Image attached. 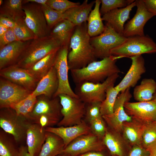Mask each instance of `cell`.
Here are the masks:
<instances>
[{"label":"cell","mask_w":156,"mask_h":156,"mask_svg":"<svg viewBox=\"0 0 156 156\" xmlns=\"http://www.w3.org/2000/svg\"><path fill=\"white\" fill-rule=\"evenodd\" d=\"M17 40H18L12 29L10 28L5 33L0 36V49Z\"/></svg>","instance_id":"7bdbcfd3"},{"label":"cell","mask_w":156,"mask_h":156,"mask_svg":"<svg viewBox=\"0 0 156 156\" xmlns=\"http://www.w3.org/2000/svg\"><path fill=\"white\" fill-rule=\"evenodd\" d=\"M3 0H0V5H1L3 3Z\"/></svg>","instance_id":"db71d44e"},{"label":"cell","mask_w":156,"mask_h":156,"mask_svg":"<svg viewBox=\"0 0 156 156\" xmlns=\"http://www.w3.org/2000/svg\"><path fill=\"white\" fill-rule=\"evenodd\" d=\"M152 100H153L154 101L156 102V91L153 95V97Z\"/></svg>","instance_id":"f5cc1de1"},{"label":"cell","mask_w":156,"mask_h":156,"mask_svg":"<svg viewBox=\"0 0 156 156\" xmlns=\"http://www.w3.org/2000/svg\"><path fill=\"white\" fill-rule=\"evenodd\" d=\"M156 142V122L146 124L142 135V145L147 149Z\"/></svg>","instance_id":"f35d334b"},{"label":"cell","mask_w":156,"mask_h":156,"mask_svg":"<svg viewBox=\"0 0 156 156\" xmlns=\"http://www.w3.org/2000/svg\"><path fill=\"white\" fill-rule=\"evenodd\" d=\"M155 53L156 43L147 35L127 38L122 44L110 51L111 55L119 57L120 58Z\"/></svg>","instance_id":"5b68a950"},{"label":"cell","mask_w":156,"mask_h":156,"mask_svg":"<svg viewBox=\"0 0 156 156\" xmlns=\"http://www.w3.org/2000/svg\"><path fill=\"white\" fill-rule=\"evenodd\" d=\"M118 134L111 129L109 130L106 128L102 141L108 149L111 155L125 156L126 153Z\"/></svg>","instance_id":"4dcf8cb0"},{"label":"cell","mask_w":156,"mask_h":156,"mask_svg":"<svg viewBox=\"0 0 156 156\" xmlns=\"http://www.w3.org/2000/svg\"><path fill=\"white\" fill-rule=\"evenodd\" d=\"M155 122H156V121H155Z\"/></svg>","instance_id":"6f0895ef"},{"label":"cell","mask_w":156,"mask_h":156,"mask_svg":"<svg viewBox=\"0 0 156 156\" xmlns=\"http://www.w3.org/2000/svg\"><path fill=\"white\" fill-rule=\"evenodd\" d=\"M37 101V97H31L29 95L20 101L12 105L10 107L18 115L25 117L32 111Z\"/></svg>","instance_id":"d590c367"},{"label":"cell","mask_w":156,"mask_h":156,"mask_svg":"<svg viewBox=\"0 0 156 156\" xmlns=\"http://www.w3.org/2000/svg\"><path fill=\"white\" fill-rule=\"evenodd\" d=\"M10 136L2 129L0 130V156H18L19 148L16 147L15 143L16 142Z\"/></svg>","instance_id":"d6a6232c"},{"label":"cell","mask_w":156,"mask_h":156,"mask_svg":"<svg viewBox=\"0 0 156 156\" xmlns=\"http://www.w3.org/2000/svg\"><path fill=\"white\" fill-rule=\"evenodd\" d=\"M18 156H32L29 153L27 146H21L19 148Z\"/></svg>","instance_id":"7dc6e473"},{"label":"cell","mask_w":156,"mask_h":156,"mask_svg":"<svg viewBox=\"0 0 156 156\" xmlns=\"http://www.w3.org/2000/svg\"><path fill=\"white\" fill-rule=\"evenodd\" d=\"M31 41H16L0 49V70L15 64Z\"/></svg>","instance_id":"44dd1931"},{"label":"cell","mask_w":156,"mask_h":156,"mask_svg":"<svg viewBox=\"0 0 156 156\" xmlns=\"http://www.w3.org/2000/svg\"><path fill=\"white\" fill-rule=\"evenodd\" d=\"M146 124L133 118L131 121L123 122L122 132L124 138L132 146L142 145V135Z\"/></svg>","instance_id":"d4e9b609"},{"label":"cell","mask_w":156,"mask_h":156,"mask_svg":"<svg viewBox=\"0 0 156 156\" xmlns=\"http://www.w3.org/2000/svg\"><path fill=\"white\" fill-rule=\"evenodd\" d=\"M69 46H62L57 51L53 66L56 71L59 85L58 89L53 98L61 94H65L73 97L78 98L71 88L69 81V69L67 60Z\"/></svg>","instance_id":"8fae6325"},{"label":"cell","mask_w":156,"mask_h":156,"mask_svg":"<svg viewBox=\"0 0 156 156\" xmlns=\"http://www.w3.org/2000/svg\"><path fill=\"white\" fill-rule=\"evenodd\" d=\"M130 88L118 94L114 105L113 114L110 116H102L110 128L119 134L122 132L123 122L132 120V117L126 113L124 108L125 103L129 101L132 97Z\"/></svg>","instance_id":"4fadbf2b"},{"label":"cell","mask_w":156,"mask_h":156,"mask_svg":"<svg viewBox=\"0 0 156 156\" xmlns=\"http://www.w3.org/2000/svg\"><path fill=\"white\" fill-rule=\"evenodd\" d=\"M101 103L96 102L86 104L87 105H86L85 116L89 122L102 116L100 112Z\"/></svg>","instance_id":"60d3db41"},{"label":"cell","mask_w":156,"mask_h":156,"mask_svg":"<svg viewBox=\"0 0 156 156\" xmlns=\"http://www.w3.org/2000/svg\"><path fill=\"white\" fill-rule=\"evenodd\" d=\"M37 98V102L32 111L25 117L26 118L45 128L57 125L62 117L59 97L50 98L41 95Z\"/></svg>","instance_id":"3957f363"},{"label":"cell","mask_w":156,"mask_h":156,"mask_svg":"<svg viewBox=\"0 0 156 156\" xmlns=\"http://www.w3.org/2000/svg\"><path fill=\"white\" fill-rule=\"evenodd\" d=\"M9 29L6 26L0 24V36L5 33Z\"/></svg>","instance_id":"816d5d0a"},{"label":"cell","mask_w":156,"mask_h":156,"mask_svg":"<svg viewBox=\"0 0 156 156\" xmlns=\"http://www.w3.org/2000/svg\"><path fill=\"white\" fill-rule=\"evenodd\" d=\"M47 131L55 134L62 140L65 148L77 137L92 132L89 126L83 120L79 124L69 127H49L45 128Z\"/></svg>","instance_id":"ffe728a7"},{"label":"cell","mask_w":156,"mask_h":156,"mask_svg":"<svg viewBox=\"0 0 156 156\" xmlns=\"http://www.w3.org/2000/svg\"><path fill=\"white\" fill-rule=\"evenodd\" d=\"M0 77L31 91L35 89L39 81L27 69L12 65L0 70Z\"/></svg>","instance_id":"2e32d148"},{"label":"cell","mask_w":156,"mask_h":156,"mask_svg":"<svg viewBox=\"0 0 156 156\" xmlns=\"http://www.w3.org/2000/svg\"><path fill=\"white\" fill-rule=\"evenodd\" d=\"M57 156H68L67 155H66L64 154H62L60 155H59Z\"/></svg>","instance_id":"11a10c76"},{"label":"cell","mask_w":156,"mask_h":156,"mask_svg":"<svg viewBox=\"0 0 156 156\" xmlns=\"http://www.w3.org/2000/svg\"><path fill=\"white\" fill-rule=\"evenodd\" d=\"M147 9L156 16V0H143Z\"/></svg>","instance_id":"f6af8a7d"},{"label":"cell","mask_w":156,"mask_h":156,"mask_svg":"<svg viewBox=\"0 0 156 156\" xmlns=\"http://www.w3.org/2000/svg\"><path fill=\"white\" fill-rule=\"evenodd\" d=\"M103 119L101 116L89 122L92 132L102 140L106 129Z\"/></svg>","instance_id":"b9f144b4"},{"label":"cell","mask_w":156,"mask_h":156,"mask_svg":"<svg viewBox=\"0 0 156 156\" xmlns=\"http://www.w3.org/2000/svg\"><path fill=\"white\" fill-rule=\"evenodd\" d=\"M61 47L60 41L51 35L30 41L15 64L25 69Z\"/></svg>","instance_id":"277c9868"},{"label":"cell","mask_w":156,"mask_h":156,"mask_svg":"<svg viewBox=\"0 0 156 156\" xmlns=\"http://www.w3.org/2000/svg\"><path fill=\"white\" fill-rule=\"evenodd\" d=\"M58 51L50 53L37 62L31 68L27 69L28 72L39 81L53 66Z\"/></svg>","instance_id":"f546056e"},{"label":"cell","mask_w":156,"mask_h":156,"mask_svg":"<svg viewBox=\"0 0 156 156\" xmlns=\"http://www.w3.org/2000/svg\"><path fill=\"white\" fill-rule=\"evenodd\" d=\"M131 60V66L121 81L115 88L119 92L135 86L141 76L146 71L145 62L142 55L130 57Z\"/></svg>","instance_id":"ac0fdd59"},{"label":"cell","mask_w":156,"mask_h":156,"mask_svg":"<svg viewBox=\"0 0 156 156\" xmlns=\"http://www.w3.org/2000/svg\"><path fill=\"white\" fill-rule=\"evenodd\" d=\"M149 152L142 145H134L125 156H149Z\"/></svg>","instance_id":"ee69618b"},{"label":"cell","mask_w":156,"mask_h":156,"mask_svg":"<svg viewBox=\"0 0 156 156\" xmlns=\"http://www.w3.org/2000/svg\"><path fill=\"white\" fill-rule=\"evenodd\" d=\"M45 128L29 121L26 131V141L29 153L32 156H37L46 139Z\"/></svg>","instance_id":"d6986e66"},{"label":"cell","mask_w":156,"mask_h":156,"mask_svg":"<svg viewBox=\"0 0 156 156\" xmlns=\"http://www.w3.org/2000/svg\"><path fill=\"white\" fill-rule=\"evenodd\" d=\"M119 77V74L117 73L108 77L101 83L85 81L76 84L74 92L78 98L86 104L101 102L105 98L107 88L114 85Z\"/></svg>","instance_id":"52a82bcc"},{"label":"cell","mask_w":156,"mask_h":156,"mask_svg":"<svg viewBox=\"0 0 156 156\" xmlns=\"http://www.w3.org/2000/svg\"><path fill=\"white\" fill-rule=\"evenodd\" d=\"M58 85L56 71L53 66L39 81L35 89L29 96L37 97L44 95L49 98H53L58 89Z\"/></svg>","instance_id":"603a6c76"},{"label":"cell","mask_w":156,"mask_h":156,"mask_svg":"<svg viewBox=\"0 0 156 156\" xmlns=\"http://www.w3.org/2000/svg\"><path fill=\"white\" fill-rule=\"evenodd\" d=\"M76 26L69 21L64 19L57 24L51 30L50 35L57 39L61 47L69 46Z\"/></svg>","instance_id":"83f0119b"},{"label":"cell","mask_w":156,"mask_h":156,"mask_svg":"<svg viewBox=\"0 0 156 156\" xmlns=\"http://www.w3.org/2000/svg\"><path fill=\"white\" fill-rule=\"evenodd\" d=\"M77 156H104L101 152L91 151L86 153Z\"/></svg>","instance_id":"681fc988"},{"label":"cell","mask_w":156,"mask_h":156,"mask_svg":"<svg viewBox=\"0 0 156 156\" xmlns=\"http://www.w3.org/2000/svg\"><path fill=\"white\" fill-rule=\"evenodd\" d=\"M65 145L60 137L47 131L45 141L37 156H57L62 154Z\"/></svg>","instance_id":"484cf974"},{"label":"cell","mask_w":156,"mask_h":156,"mask_svg":"<svg viewBox=\"0 0 156 156\" xmlns=\"http://www.w3.org/2000/svg\"><path fill=\"white\" fill-rule=\"evenodd\" d=\"M126 113L132 118L146 123L156 120V102L148 101L126 102L124 105Z\"/></svg>","instance_id":"e0dca14e"},{"label":"cell","mask_w":156,"mask_h":156,"mask_svg":"<svg viewBox=\"0 0 156 156\" xmlns=\"http://www.w3.org/2000/svg\"><path fill=\"white\" fill-rule=\"evenodd\" d=\"M100 0L95 1L94 9L90 12L87 20V30L90 37L98 36L104 31L105 25L103 22L100 12Z\"/></svg>","instance_id":"4316f807"},{"label":"cell","mask_w":156,"mask_h":156,"mask_svg":"<svg viewBox=\"0 0 156 156\" xmlns=\"http://www.w3.org/2000/svg\"><path fill=\"white\" fill-rule=\"evenodd\" d=\"M59 98L62 106V118L57 124L58 127H69L79 124L85 116L86 104L78 98L61 94Z\"/></svg>","instance_id":"8992f818"},{"label":"cell","mask_w":156,"mask_h":156,"mask_svg":"<svg viewBox=\"0 0 156 156\" xmlns=\"http://www.w3.org/2000/svg\"><path fill=\"white\" fill-rule=\"evenodd\" d=\"M137 7L134 16L125 25L123 36L126 37L143 36L144 28L147 22L154 15L147 9L143 0H135Z\"/></svg>","instance_id":"9a60e30c"},{"label":"cell","mask_w":156,"mask_h":156,"mask_svg":"<svg viewBox=\"0 0 156 156\" xmlns=\"http://www.w3.org/2000/svg\"><path fill=\"white\" fill-rule=\"evenodd\" d=\"M101 6L100 12L101 15L113 10L126 7L134 1L133 0H100Z\"/></svg>","instance_id":"74e56055"},{"label":"cell","mask_w":156,"mask_h":156,"mask_svg":"<svg viewBox=\"0 0 156 156\" xmlns=\"http://www.w3.org/2000/svg\"><path fill=\"white\" fill-rule=\"evenodd\" d=\"M156 91V81L152 78H145L134 88L133 96L138 102L149 101L152 100Z\"/></svg>","instance_id":"f1b7e54d"},{"label":"cell","mask_w":156,"mask_h":156,"mask_svg":"<svg viewBox=\"0 0 156 156\" xmlns=\"http://www.w3.org/2000/svg\"><path fill=\"white\" fill-rule=\"evenodd\" d=\"M15 25L12 29L18 40L26 42L36 38L33 32L26 24L25 18H20L15 21Z\"/></svg>","instance_id":"e575fe53"},{"label":"cell","mask_w":156,"mask_h":156,"mask_svg":"<svg viewBox=\"0 0 156 156\" xmlns=\"http://www.w3.org/2000/svg\"><path fill=\"white\" fill-rule=\"evenodd\" d=\"M46 4L55 10L64 13L68 9L80 4L68 0H47Z\"/></svg>","instance_id":"ab89813d"},{"label":"cell","mask_w":156,"mask_h":156,"mask_svg":"<svg viewBox=\"0 0 156 156\" xmlns=\"http://www.w3.org/2000/svg\"><path fill=\"white\" fill-rule=\"evenodd\" d=\"M22 8L25 14V23L36 38L50 35L51 30L48 26L41 5L28 3L23 4Z\"/></svg>","instance_id":"30bf717a"},{"label":"cell","mask_w":156,"mask_h":156,"mask_svg":"<svg viewBox=\"0 0 156 156\" xmlns=\"http://www.w3.org/2000/svg\"><path fill=\"white\" fill-rule=\"evenodd\" d=\"M114 86L107 88L105 98L101 103L100 112L102 116H110L113 114L115 101L120 93L115 88Z\"/></svg>","instance_id":"836d02e7"},{"label":"cell","mask_w":156,"mask_h":156,"mask_svg":"<svg viewBox=\"0 0 156 156\" xmlns=\"http://www.w3.org/2000/svg\"><path fill=\"white\" fill-rule=\"evenodd\" d=\"M87 22L76 26L70 38L67 60L69 70L83 68L96 61L90 42Z\"/></svg>","instance_id":"6da1fadb"},{"label":"cell","mask_w":156,"mask_h":156,"mask_svg":"<svg viewBox=\"0 0 156 156\" xmlns=\"http://www.w3.org/2000/svg\"><path fill=\"white\" fill-rule=\"evenodd\" d=\"M41 6L48 26L51 30L57 24L64 19L63 13L55 10L46 4Z\"/></svg>","instance_id":"8d00e7d4"},{"label":"cell","mask_w":156,"mask_h":156,"mask_svg":"<svg viewBox=\"0 0 156 156\" xmlns=\"http://www.w3.org/2000/svg\"><path fill=\"white\" fill-rule=\"evenodd\" d=\"M47 0H22L23 4L28 3H32L40 4L41 5L46 4Z\"/></svg>","instance_id":"c3c4849f"},{"label":"cell","mask_w":156,"mask_h":156,"mask_svg":"<svg viewBox=\"0 0 156 156\" xmlns=\"http://www.w3.org/2000/svg\"><path fill=\"white\" fill-rule=\"evenodd\" d=\"M111 156H118L116 155H111Z\"/></svg>","instance_id":"9f6ffc18"},{"label":"cell","mask_w":156,"mask_h":156,"mask_svg":"<svg viewBox=\"0 0 156 156\" xmlns=\"http://www.w3.org/2000/svg\"><path fill=\"white\" fill-rule=\"evenodd\" d=\"M146 149L149 152V156H156V142Z\"/></svg>","instance_id":"f907efd6"},{"label":"cell","mask_w":156,"mask_h":156,"mask_svg":"<svg viewBox=\"0 0 156 156\" xmlns=\"http://www.w3.org/2000/svg\"><path fill=\"white\" fill-rule=\"evenodd\" d=\"M105 146L102 140L91 132L75 139L64 148L62 154L77 156L91 151L101 152Z\"/></svg>","instance_id":"7c38bea8"},{"label":"cell","mask_w":156,"mask_h":156,"mask_svg":"<svg viewBox=\"0 0 156 156\" xmlns=\"http://www.w3.org/2000/svg\"><path fill=\"white\" fill-rule=\"evenodd\" d=\"M119 59L118 57L111 55L91 62L83 68L71 70L73 81L76 84L85 81L102 82L111 76L121 72L116 64Z\"/></svg>","instance_id":"7a4b0ae2"},{"label":"cell","mask_w":156,"mask_h":156,"mask_svg":"<svg viewBox=\"0 0 156 156\" xmlns=\"http://www.w3.org/2000/svg\"><path fill=\"white\" fill-rule=\"evenodd\" d=\"M127 38L106 23L103 32L98 36L91 37L90 42L96 57L102 59L111 56V50L122 44Z\"/></svg>","instance_id":"ba28073f"},{"label":"cell","mask_w":156,"mask_h":156,"mask_svg":"<svg viewBox=\"0 0 156 156\" xmlns=\"http://www.w3.org/2000/svg\"><path fill=\"white\" fill-rule=\"evenodd\" d=\"M22 0H5L0 6V16L9 18L15 21L20 18H25L22 8Z\"/></svg>","instance_id":"1f68e13d"},{"label":"cell","mask_w":156,"mask_h":156,"mask_svg":"<svg viewBox=\"0 0 156 156\" xmlns=\"http://www.w3.org/2000/svg\"><path fill=\"white\" fill-rule=\"evenodd\" d=\"M32 92L0 77V109L10 107L12 105L26 98Z\"/></svg>","instance_id":"5bb4252c"},{"label":"cell","mask_w":156,"mask_h":156,"mask_svg":"<svg viewBox=\"0 0 156 156\" xmlns=\"http://www.w3.org/2000/svg\"><path fill=\"white\" fill-rule=\"evenodd\" d=\"M95 1L88 3V0H84L79 5L72 8L63 13L64 18L76 26L81 25L87 22Z\"/></svg>","instance_id":"cb8c5ba5"},{"label":"cell","mask_w":156,"mask_h":156,"mask_svg":"<svg viewBox=\"0 0 156 156\" xmlns=\"http://www.w3.org/2000/svg\"><path fill=\"white\" fill-rule=\"evenodd\" d=\"M0 24L9 28L13 29L15 25V21L6 17L0 16Z\"/></svg>","instance_id":"bcb514c9"},{"label":"cell","mask_w":156,"mask_h":156,"mask_svg":"<svg viewBox=\"0 0 156 156\" xmlns=\"http://www.w3.org/2000/svg\"><path fill=\"white\" fill-rule=\"evenodd\" d=\"M135 6V1L125 8L112 10L102 16V20L109 23L117 32L123 36L125 23L129 18L130 12Z\"/></svg>","instance_id":"7402d4cb"},{"label":"cell","mask_w":156,"mask_h":156,"mask_svg":"<svg viewBox=\"0 0 156 156\" xmlns=\"http://www.w3.org/2000/svg\"><path fill=\"white\" fill-rule=\"evenodd\" d=\"M0 127L11 135L16 143L22 142L26 138L29 121L23 116L17 115L10 107L0 109Z\"/></svg>","instance_id":"9c48e42d"}]
</instances>
